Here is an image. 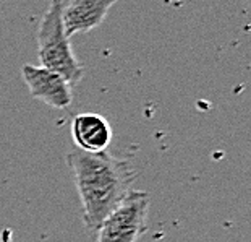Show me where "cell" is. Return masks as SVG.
<instances>
[{
	"instance_id": "obj_1",
	"label": "cell",
	"mask_w": 251,
	"mask_h": 242,
	"mask_svg": "<svg viewBox=\"0 0 251 242\" xmlns=\"http://www.w3.org/2000/svg\"><path fill=\"white\" fill-rule=\"evenodd\" d=\"M67 163L75 176L83 221L96 231L131 190L135 169L130 161L109 151L89 153L78 148L67 154Z\"/></svg>"
},
{
	"instance_id": "obj_2",
	"label": "cell",
	"mask_w": 251,
	"mask_h": 242,
	"mask_svg": "<svg viewBox=\"0 0 251 242\" xmlns=\"http://www.w3.org/2000/svg\"><path fill=\"white\" fill-rule=\"evenodd\" d=\"M62 10V0H52L42 17L37 31V57L41 67L62 75L68 83L75 85L83 77V67L72 51L70 37L63 28Z\"/></svg>"
},
{
	"instance_id": "obj_3",
	"label": "cell",
	"mask_w": 251,
	"mask_h": 242,
	"mask_svg": "<svg viewBox=\"0 0 251 242\" xmlns=\"http://www.w3.org/2000/svg\"><path fill=\"white\" fill-rule=\"evenodd\" d=\"M148 192L130 190L120 205L96 229V242H138L148 229Z\"/></svg>"
},
{
	"instance_id": "obj_4",
	"label": "cell",
	"mask_w": 251,
	"mask_h": 242,
	"mask_svg": "<svg viewBox=\"0 0 251 242\" xmlns=\"http://www.w3.org/2000/svg\"><path fill=\"white\" fill-rule=\"evenodd\" d=\"M23 80L33 98L47 106L65 109L72 104V85L62 75L44 67H34L26 63L23 67Z\"/></svg>"
},
{
	"instance_id": "obj_5",
	"label": "cell",
	"mask_w": 251,
	"mask_h": 242,
	"mask_svg": "<svg viewBox=\"0 0 251 242\" xmlns=\"http://www.w3.org/2000/svg\"><path fill=\"white\" fill-rule=\"evenodd\" d=\"M117 0H70L62 10L63 28L68 37L98 28Z\"/></svg>"
},
{
	"instance_id": "obj_6",
	"label": "cell",
	"mask_w": 251,
	"mask_h": 242,
	"mask_svg": "<svg viewBox=\"0 0 251 242\" xmlns=\"http://www.w3.org/2000/svg\"><path fill=\"white\" fill-rule=\"evenodd\" d=\"M72 137L78 150L89 153L107 151L112 142V128L102 116L83 112L73 119Z\"/></svg>"
}]
</instances>
